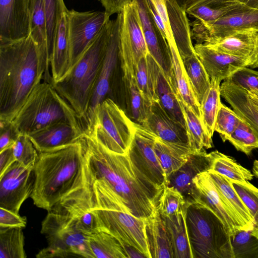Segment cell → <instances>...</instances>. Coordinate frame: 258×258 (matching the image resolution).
Masks as SVG:
<instances>
[{"instance_id":"681fc988","label":"cell","mask_w":258,"mask_h":258,"mask_svg":"<svg viewBox=\"0 0 258 258\" xmlns=\"http://www.w3.org/2000/svg\"><path fill=\"white\" fill-rule=\"evenodd\" d=\"M12 149L17 162L25 167L34 168L38 152L27 135L20 134Z\"/></svg>"},{"instance_id":"7402d4cb","label":"cell","mask_w":258,"mask_h":258,"mask_svg":"<svg viewBox=\"0 0 258 258\" xmlns=\"http://www.w3.org/2000/svg\"><path fill=\"white\" fill-rule=\"evenodd\" d=\"M141 124L164 141L188 145L186 128L171 118L159 101L152 103L146 119Z\"/></svg>"},{"instance_id":"3957f363","label":"cell","mask_w":258,"mask_h":258,"mask_svg":"<svg viewBox=\"0 0 258 258\" xmlns=\"http://www.w3.org/2000/svg\"><path fill=\"white\" fill-rule=\"evenodd\" d=\"M33 169L35 180L30 198L36 206L49 211L89 178L83 138L54 150L38 152Z\"/></svg>"},{"instance_id":"680465c9","label":"cell","mask_w":258,"mask_h":258,"mask_svg":"<svg viewBox=\"0 0 258 258\" xmlns=\"http://www.w3.org/2000/svg\"><path fill=\"white\" fill-rule=\"evenodd\" d=\"M231 1L236 0H192L186 11L199 6L206 5L210 7H214L223 4L225 2Z\"/></svg>"},{"instance_id":"6da1fadb","label":"cell","mask_w":258,"mask_h":258,"mask_svg":"<svg viewBox=\"0 0 258 258\" xmlns=\"http://www.w3.org/2000/svg\"><path fill=\"white\" fill-rule=\"evenodd\" d=\"M85 154L88 170L114 209L146 219L158 210L164 188L145 175L131 160L128 153L109 151L84 134Z\"/></svg>"},{"instance_id":"8992f818","label":"cell","mask_w":258,"mask_h":258,"mask_svg":"<svg viewBox=\"0 0 258 258\" xmlns=\"http://www.w3.org/2000/svg\"><path fill=\"white\" fill-rule=\"evenodd\" d=\"M187 205L186 222L194 258H234L230 235L218 217L202 204Z\"/></svg>"},{"instance_id":"6f0895ef","label":"cell","mask_w":258,"mask_h":258,"mask_svg":"<svg viewBox=\"0 0 258 258\" xmlns=\"http://www.w3.org/2000/svg\"><path fill=\"white\" fill-rule=\"evenodd\" d=\"M16 162L12 146L0 151V175H2L13 164Z\"/></svg>"},{"instance_id":"30bf717a","label":"cell","mask_w":258,"mask_h":258,"mask_svg":"<svg viewBox=\"0 0 258 258\" xmlns=\"http://www.w3.org/2000/svg\"><path fill=\"white\" fill-rule=\"evenodd\" d=\"M121 13L119 61L122 72L136 75L139 61L148 53L136 2L132 0Z\"/></svg>"},{"instance_id":"1f68e13d","label":"cell","mask_w":258,"mask_h":258,"mask_svg":"<svg viewBox=\"0 0 258 258\" xmlns=\"http://www.w3.org/2000/svg\"><path fill=\"white\" fill-rule=\"evenodd\" d=\"M29 34L39 45L50 70L44 0H27Z\"/></svg>"},{"instance_id":"91938a15","label":"cell","mask_w":258,"mask_h":258,"mask_svg":"<svg viewBox=\"0 0 258 258\" xmlns=\"http://www.w3.org/2000/svg\"><path fill=\"white\" fill-rule=\"evenodd\" d=\"M239 1L247 7L258 9V0H237Z\"/></svg>"},{"instance_id":"94428289","label":"cell","mask_w":258,"mask_h":258,"mask_svg":"<svg viewBox=\"0 0 258 258\" xmlns=\"http://www.w3.org/2000/svg\"><path fill=\"white\" fill-rule=\"evenodd\" d=\"M182 10L186 12L189 4L192 0H173Z\"/></svg>"},{"instance_id":"5bb4252c","label":"cell","mask_w":258,"mask_h":258,"mask_svg":"<svg viewBox=\"0 0 258 258\" xmlns=\"http://www.w3.org/2000/svg\"><path fill=\"white\" fill-rule=\"evenodd\" d=\"M134 138L128 151L137 167L157 185L164 187L166 177L154 151L157 137L142 124L134 122Z\"/></svg>"},{"instance_id":"7bdbcfd3","label":"cell","mask_w":258,"mask_h":258,"mask_svg":"<svg viewBox=\"0 0 258 258\" xmlns=\"http://www.w3.org/2000/svg\"><path fill=\"white\" fill-rule=\"evenodd\" d=\"M21 227H0V258H26L25 238Z\"/></svg>"},{"instance_id":"ab89813d","label":"cell","mask_w":258,"mask_h":258,"mask_svg":"<svg viewBox=\"0 0 258 258\" xmlns=\"http://www.w3.org/2000/svg\"><path fill=\"white\" fill-rule=\"evenodd\" d=\"M221 81L211 79V85L200 104L201 120L204 127L211 138L213 136L215 120L221 103L220 83Z\"/></svg>"},{"instance_id":"bcb514c9","label":"cell","mask_w":258,"mask_h":258,"mask_svg":"<svg viewBox=\"0 0 258 258\" xmlns=\"http://www.w3.org/2000/svg\"><path fill=\"white\" fill-rule=\"evenodd\" d=\"M230 181L252 216L253 222L251 234L258 238V188L249 181Z\"/></svg>"},{"instance_id":"f1b7e54d","label":"cell","mask_w":258,"mask_h":258,"mask_svg":"<svg viewBox=\"0 0 258 258\" xmlns=\"http://www.w3.org/2000/svg\"><path fill=\"white\" fill-rule=\"evenodd\" d=\"M167 9L174 40L182 60L196 53L191 42L186 12L173 0H166Z\"/></svg>"},{"instance_id":"9f6ffc18","label":"cell","mask_w":258,"mask_h":258,"mask_svg":"<svg viewBox=\"0 0 258 258\" xmlns=\"http://www.w3.org/2000/svg\"><path fill=\"white\" fill-rule=\"evenodd\" d=\"M105 9V12L110 17L114 14L122 12L124 7L132 0H99Z\"/></svg>"},{"instance_id":"ee69618b","label":"cell","mask_w":258,"mask_h":258,"mask_svg":"<svg viewBox=\"0 0 258 258\" xmlns=\"http://www.w3.org/2000/svg\"><path fill=\"white\" fill-rule=\"evenodd\" d=\"M227 141L237 151L247 155H250L253 150L258 149L257 136L250 125L242 119Z\"/></svg>"},{"instance_id":"277c9868","label":"cell","mask_w":258,"mask_h":258,"mask_svg":"<svg viewBox=\"0 0 258 258\" xmlns=\"http://www.w3.org/2000/svg\"><path fill=\"white\" fill-rule=\"evenodd\" d=\"M111 27V20H109L68 74L60 81L51 83L72 107L82 123L86 118L105 54Z\"/></svg>"},{"instance_id":"cb8c5ba5","label":"cell","mask_w":258,"mask_h":258,"mask_svg":"<svg viewBox=\"0 0 258 258\" xmlns=\"http://www.w3.org/2000/svg\"><path fill=\"white\" fill-rule=\"evenodd\" d=\"M29 34L27 0H0V40Z\"/></svg>"},{"instance_id":"ac0fdd59","label":"cell","mask_w":258,"mask_h":258,"mask_svg":"<svg viewBox=\"0 0 258 258\" xmlns=\"http://www.w3.org/2000/svg\"><path fill=\"white\" fill-rule=\"evenodd\" d=\"M210 167L209 154L205 150L190 155L188 160L167 178L166 186L173 187L183 196L187 204L198 199V190L193 182L197 175L208 171Z\"/></svg>"},{"instance_id":"db71d44e","label":"cell","mask_w":258,"mask_h":258,"mask_svg":"<svg viewBox=\"0 0 258 258\" xmlns=\"http://www.w3.org/2000/svg\"><path fill=\"white\" fill-rule=\"evenodd\" d=\"M27 224L25 217L7 209L0 207V227L24 228Z\"/></svg>"},{"instance_id":"2e32d148","label":"cell","mask_w":258,"mask_h":258,"mask_svg":"<svg viewBox=\"0 0 258 258\" xmlns=\"http://www.w3.org/2000/svg\"><path fill=\"white\" fill-rule=\"evenodd\" d=\"M190 24L192 28L191 39L196 44H202L209 37L243 29L258 30V9L249 8L214 21L205 22L196 20Z\"/></svg>"},{"instance_id":"11a10c76","label":"cell","mask_w":258,"mask_h":258,"mask_svg":"<svg viewBox=\"0 0 258 258\" xmlns=\"http://www.w3.org/2000/svg\"><path fill=\"white\" fill-rule=\"evenodd\" d=\"M0 151L11 147L20 134L12 122H0Z\"/></svg>"},{"instance_id":"5b68a950","label":"cell","mask_w":258,"mask_h":258,"mask_svg":"<svg viewBox=\"0 0 258 258\" xmlns=\"http://www.w3.org/2000/svg\"><path fill=\"white\" fill-rule=\"evenodd\" d=\"M60 122H68L84 131L72 107L47 82L35 87L12 121L19 134L26 135Z\"/></svg>"},{"instance_id":"f907efd6","label":"cell","mask_w":258,"mask_h":258,"mask_svg":"<svg viewBox=\"0 0 258 258\" xmlns=\"http://www.w3.org/2000/svg\"><path fill=\"white\" fill-rule=\"evenodd\" d=\"M241 120L233 109L221 102L215 120L214 131L219 134L223 142L227 141Z\"/></svg>"},{"instance_id":"d4e9b609","label":"cell","mask_w":258,"mask_h":258,"mask_svg":"<svg viewBox=\"0 0 258 258\" xmlns=\"http://www.w3.org/2000/svg\"><path fill=\"white\" fill-rule=\"evenodd\" d=\"M84 131L60 122L27 135L38 152L54 150L82 139Z\"/></svg>"},{"instance_id":"f5cc1de1","label":"cell","mask_w":258,"mask_h":258,"mask_svg":"<svg viewBox=\"0 0 258 258\" xmlns=\"http://www.w3.org/2000/svg\"><path fill=\"white\" fill-rule=\"evenodd\" d=\"M226 80L247 91H258V71L247 67L241 68Z\"/></svg>"},{"instance_id":"7dc6e473","label":"cell","mask_w":258,"mask_h":258,"mask_svg":"<svg viewBox=\"0 0 258 258\" xmlns=\"http://www.w3.org/2000/svg\"><path fill=\"white\" fill-rule=\"evenodd\" d=\"M187 206L183 195L177 189L165 186L159 201L158 210L163 217H170L184 211Z\"/></svg>"},{"instance_id":"7c38bea8","label":"cell","mask_w":258,"mask_h":258,"mask_svg":"<svg viewBox=\"0 0 258 258\" xmlns=\"http://www.w3.org/2000/svg\"><path fill=\"white\" fill-rule=\"evenodd\" d=\"M121 19L122 13H120L117 14L115 19L111 20V27L105 54L84 122V131L90 126L95 109L106 99L105 97L109 91L112 77L116 64L118 60H119Z\"/></svg>"},{"instance_id":"8fae6325","label":"cell","mask_w":258,"mask_h":258,"mask_svg":"<svg viewBox=\"0 0 258 258\" xmlns=\"http://www.w3.org/2000/svg\"><path fill=\"white\" fill-rule=\"evenodd\" d=\"M68 16L70 45V72L109 21L110 17L105 12H78L74 10H68Z\"/></svg>"},{"instance_id":"ffe728a7","label":"cell","mask_w":258,"mask_h":258,"mask_svg":"<svg viewBox=\"0 0 258 258\" xmlns=\"http://www.w3.org/2000/svg\"><path fill=\"white\" fill-rule=\"evenodd\" d=\"M257 33L258 30L254 29L232 31L209 37L204 44L225 53L249 59L253 64L256 54Z\"/></svg>"},{"instance_id":"816d5d0a","label":"cell","mask_w":258,"mask_h":258,"mask_svg":"<svg viewBox=\"0 0 258 258\" xmlns=\"http://www.w3.org/2000/svg\"><path fill=\"white\" fill-rule=\"evenodd\" d=\"M44 3L48 47L50 61L59 14L64 2L63 0H44Z\"/></svg>"},{"instance_id":"603a6c76","label":"cell","mask_w":258,"mask_h":258,"mask_svg":"<svg viewBox=\"0 0 258 258\" xmlns=\"http://www.w3.org/2000/svg\"><path fill=\"white\" fill-rule=\"evenodd\" d=\"M68 11L64 4L59 14L50 56L51 83L60 81L70 71V45Z\"/></svg>"},{"instance_id":"9a60e30c","label":"cell","mask_w":258,"mask_h":258,"mask_svg":"<svg viewBox=\"0 0 258 258\" xmlns=\"http://www.w3.org/2000/svg\"><path fill=\"white\" fill-rule=\"evenodd\" d=\"M89 174L85 185L70 193L50 210L62 212L71 217L76 221L79 229L87 235L99 230L97 219L92 212L94 181L90 172Z\"/></svg>"},{"instance_id":"f546056e","label":"cell","mask_w":258,"mask_h":258,"mask_svg":"<svg viewBox=\"0 0 258 258\" xmlns=\"http://www.w3.org/2000/svg\"><path fill=\"white\" fill-rule=\"evenodd\" d=\"M169 48L171 62L170 81L183 101L201 119L200 105L192 91L177 48L176 46Z\"/></svg>"},{"instance_id":"60d3db41","label":"cell","mask_w":258,"mask_h":258,"mask_svg":"<svg viewBox=\"0 0 258 258\" xmlns=\"http://www.w3.org/2000/svg\"><path fill=\"white\" fill-rule=\"evenodd\" d=\"M195 96L200 105L211 85V79L196 52L182 60Z\"/></svg>"},{"instance_id":"52a82bcc","label":"cell","mask_w":258,"mask_h":258,"mask_svg":"<svg viewBox=\"0 0 258 258\" xmlns=\"http://www.w3.org/2000/svg\"><path fill=\"white\" fill-rule=\"evenodd\" d=\"M41 233L47 245L36 254L37 258H92L89 244V236L78 228L76 221L67 214L48 211L41 223Z\"/></svg>"},{"instance_id":"9c48e42d","label":"cell","mask_w":258,"mask_h":258,"mask_svg":"<svg viewBox=\"0 0 258 258\" xmlns=\"http://www.w3.org/2000/svg\"><path fill=\"white\" fill-rule=\"evenodd\" d=\"M92 212L97 219L99 230L115 236L124 248L134 247L146 257L151 258L146 235V219L98 205L94 202Z\"/></svg>"},{"instance_id":"8d00e7d4","label":"cell","mask_w":258,"mask_h":258,"mask_svg":"<svg viewBox=\"0 0 258 258\" xmlns=\"http://www.w3.org/2000/svg\"><path fill=\"white\" fill-rule=\"evenodd\" d=\"M88 244L92 258H128L121 242L103 230L90 235Z\"/></svg>"},{"instance_id":"ba28073f","label":"cell","mask_w":258,"mask_h":258,"mask_svg":"<svg viewBox=\"0 0 258 258\" xmlns=\"http://www.w3.org/2000/svg\"><path fill=\"white\" fill-rule=\"evenodd\" d=\"M84 133L109 151L125 155L134 138L135 124L116 103L106 98L97 106L92 123Z\"/></svg>"},{"instance_id":"4fadbf2b","label":"cell","mask_w":258,"mask_h":258,"mask_svg":"<svg viewBox=\"0 0 258 258\" xmlns=\"http://www.w3.org/2000/svg\"><path fill=\"white\" fill-rule=\"evenodd\" d=\"M35 180L33 168L15 162L0 175V207L19 214L23 203L31 197Z\"/></svg>"},{"instance_id":"f35d334b","label":"cell","mask_w":258,"mask_h":258,"mask_svg":"<svg viewBox=\"0 0 258 258\" xmlns=\"http://www.w3.org/2000/svg\"><path fill=\"white\" fill-rule=\"evenodd\" d=\"M210 167L209 170L222 175L232 181L244 182L251 180L253 174L237 163L232 157L216 150L209 153Z\"/></svg>"},{"instance_id":"f6af8a7d","label":"cell","mask_w":258,"mask_h":258,"mask_svg":"<svg viewBox=\"0 0 258 258\" xmlns=\"http://www.w3.org/2000/svg\"><path fill=\"white\" fill-rule=\"evenodd\" d=\"M234 258H258V238L240 229L230 236Z\"/></svg>"},{"instance_id":"836d02e7","label":"cell","mask_w":258,"mask_h":258,"mask_svg":"<svg viewBox=\"0 0 258 258\" xmlns=\"http://www.w3.org/2000/svg\"><path fill=\"white\" fill-rule=\"evenodd\" d=\"M175 91L184 117L188 145L192 154L199 153L204 148H212V138L207 134L200 118L185 103L175 90Z\"/></svg>"},{"instance_id":"7a4b0ae2","label":"cell","mask_w":258,"mask_h":258,"mask_svg":"<svg viewBox=\"0 0 258 258\" xmlns=\"http://www.w3.org/2000/svg\"><path fill=\"white\" fill-rule=\"evenodd\" d=\"M49 70L30 34L0 40V122L13 121L43 77L51 83Z\"/></svg>"},{"instance_id":"c3c4849f","label":"cell","mask_w":258,"mask_h":258,"mask_svg":"<svg viewBox=\"0 0 258 258\" xmlns=\"http://www.w3.org/2000/svg\"><path fill=\"white\" fill-rule=\"evenodd\" d=\"M157 26L169 45H176L168 14L166 0H146Z\"/></svg>"},{"instance_id":"6125c7cd","label":"cell","mask_w":258,"mask_h":258,"mask_svg":"<svg viewBox=\"0 0 258 258\" xmlns=\"http://www.w3.org/2000/svg\"><path fill=\"white\" fill-rule=\"evenodd\" d=\"M252 173L253 176L258 178V160H255L253 162Z\"/></svg>"},{"instance_id":"4316f807","label":"cell","mask_w":258,"mask_h":258,"mask_svg":"<svg viewBox=\"0 0 258 258\" xmlns=\"http://www.w3.org/2000/svg\"><path fill=\"white\" fill-rule=\"evenodd\" d=\"M220 94L258 137V106L250 99L247 91L225 80L220 85Z\"/></svg>"},{"instance_id":"d6986e66","label":"cell","mask_w":258,"mask_h":258,"mask_svg":"<svg viewBox=\"0 0 258 258\" xmlns=\"http://www.w3.org/2000/svg\"><path fill=\"white\" fill-rule=\"evenodd\" d=\"M194 48L210 79L225 80L241 68L252 64L249 59L225 53L204 43L196 44Z\"/></svg>"},{"instance_id":"e0dca14e","label":"cell","mask_w":258,"mask_h":258,"mask_svg":"<svg viewBox=\"0 0 258 258\" xmlns=\"http://www.w3.org/2000/svg\"><path fill=\"white\" fill-rule=\"evenodd\" d=\"M137 5L141 23L148 53L170 80L171 58L166 39L157 26L146 0H134Z\"/></svg>"},{"instance_id":"b9f144b4","label":"cell","mask_w":258,"mask_h":258,"mask_svg":"<svg viewBox=\"0 0 258 258\" xmlns=\"http://www.w3.org/2000/svg\"><path fill=\"white\" fill-rule=\"evenodd\" d=\"M249 7L239 1H231L214 7L202 5L187 10L186 14L202 22H212Z\"/></svg>"},{"instance_id":"83f0119b","label":"cell","mask_w":258,"mask_h":258,"mask_svg":"<svg viewBox=\"0 0 258 258\" xmlns=\"http://www.w3.org/2000/svg\"><path fill=\"white\" fill-rule=\"evenodd\" d=\"M145 231L151 258H174L171 235L158 210L145 219Z\"/></svg>"},{"instance_id":"4dcf8cb0","label":"cell","mask_w":258,"mask_h":258,"mask_svg":"<svg viewBox=\"0 0 258 258\" xmlns=\"http://www.w3.org/2000/svg\"><path fill=\"white\" fill-rule=\"evenodd\" d=\"M154 149L166 180L187 162L192 154L188 145L166 142L157 137Z\"/></svg>"},{"instance_id":"e575fe53","label":"cell","mask_w":258,"mask_h":258,"mask_svg":"<svg viewBox=\"0 0 258 258\" xmlns=\"http://www.w3.org/2000/svg\"><path fill=\"white\" fill-rule=\"evenodd\" d=\"M186 209L170 217H163L170 232L174 258H194L186 222Z\"/></svg>"},{"instance_id":"d590c367","label":"cell","mask_w":258,"mask_h":258,"mask_svg":"<svg viewBox=\"0 0 258 258\" xmlns=\"http://www.w3.org/2000/svg\"><path fill=\"white\" fill-rule=\"evenodd\" d=\"M160 67L149 53L142 57L138 62L136 74L140 91L149 103L158 101L156 94V82Z\"/></svg>"},{"instance_id":"44dd1931","label":"cell","mask_w":258,"mask_h":258,"mask_svg":"<svg viewBox=\"0 0 258 258\" xmlns=\"http://www.w3.org/2000/svg\"><path fill=\"white\" fill-rule=\"evenodd\" d=\"M193 182L198 192V199L195 203L202 204L212 210L222 221L230 236L242 229L222 201L207 171L197 175Z\"/></svg>"},{"instance_id":"be15d7a7","label":"cell","mask_w":258,"mask_h":258,"mask_svg":"<svg viewBox=\"0 0 258 258\" xmlns=\"http://www.w3.org/2000/svg\"><path fill=\"white\" fill-rule=\"evenodd\" d=\"M250 67L252 68H258V33L257 34V49L255 60Z\"/></svg>"},{"instance_id":"d6a6232c","label":"cell","mask_w":258,"mask_h":258,"mask_svg":"<svg viewBox=\"0 0 258 258\" xmlns=\"http://www.w3.org/2000/svg\"><path fill=\"white\" fill-rule=\"evenodd\" d=\"M125 100L128 117L136 123L142 124L146 119L151 104L142 95L136 75L122 72Z\"/></svg>"},{"instance_id":"484cf974","label":"cell","mask_w":258,"mask_h":258,"mask_svg":"<svg viewBox=\"0 0 258 258\" xmlns=\"http://www.w3.org/2000/svg\"><path fill=\"white\" fill-rule=\"evenodd\" d=\"M207 171L222 201L232 213L242 229L251 230L253 222L252 216L248 208L232 186L230 180L211 170Z\"/></svg>"},{"instance_id":"74e56055","label":"cell","mask_w":258,"mask_h":258,"mask_svg":"<svg viewBox=\"0 0 258 258\" xmlns=\"http://www.w3.org/2000/svg\"><path fill=\"white\" fill-rule=\"evenodd\" d=\"M156 94L159 103L167 113L186 128L184 117L174 86L160 68L157 77Z\"/></svg>"}]
</instances>
